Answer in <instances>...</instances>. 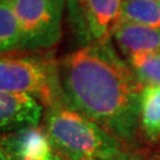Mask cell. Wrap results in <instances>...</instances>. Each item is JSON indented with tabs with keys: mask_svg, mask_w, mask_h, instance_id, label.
I'll return each instance as SVG.
<instances>
[{
	"mask_svg": "<svg viewBox=\"0 0 160 160\" xmlns=\"http://www.w3.org/2000/svg\"><path fill=\"white\" fill-rule=\"evenodd\" d=\"M44 106L38 98L26 92H0L1 131H17L39 126Z\"/></svg>",
	"mask_w": 160,
	"mask_h": 160,
	"instance_id": "obj_5",
	"label": "cell"
},
{
	"mask_svg": "<svg viewBox=\"0 0 160 160\" xmlns=\"http://www.w3.org/2000/svg\"><path fill=\"white\" fill-rule=\"evenodd\" d=\"M65 103L128 145L140 132L143 86L110 39L92 42L58 61Z\"/></svg>",
	"mask_w": 160,
	"mask_h": 160,
	"instance_id": "obj_1",
	"label": "cell"
},
{
	"mask_svg": "<svg viewBox=\"0 0 160 160\" xmlns=\"http://www.w3.org/2000/svg\"><path fill=\"white\" fill-rule=\"evenodd\" d=\"M20 50L1 53L0 90L26 92L49 108L65 103L59 82L58 62L50 55Z\"/></svg>",
	"mask_w": 160,
	"mask_h": 160,
	"instance_id": "obj_3",
	"label": "cell"
},
{
	"mask_svg": "<svg viewBox=\"0 0 160 160\" xmlns=\"http://www.w3.org/2000/svg\"><path fill=\"white\" fill-rule=\"evenodd\" d=\"M25 38V50L46 51L62 38L64 0H11Z\"/></svg>",
	"mask_w": 160,
	"mask_h": 160,
	"instance_id": "obj_4",
	"label": "cell"
},
{
	"mask_svg": "<svg viewBox=\"0 0 160 160\" xmlns=\"http://www.w3.org/2000/svg\"><path fill=\"white\" fill-rule=\"evenodd\" d=\"M82 10L87 32L94 42L110 39L119 23L123 0H77Z\"/></svg>",
	"mask_w": 160,
	"mask_h": 160,
	"instance_id": "obj_7",
	"label": "cell"
},
{
	"mask_svg": "<svg viewBox=\"0 0 160 160\" xmlns=\"http://www.w3.org/2000/svg\"><path fill=\"white\" fill-rule=\"evenodd\" d=\"M120 20L160 28V4L158 0H123Z\"/></svg>",
	"mask_w": 160,
	"mask_h": 160,
	"instance_id": "obj_11",
	"label": "cell"
},
{
	"mask_svg": "<svg viewBox=\"0 0 160 160\" xmlns=\"http://www.w3.org/2000/svg\"><path fill=\"white\" fill-rule=\"evenodd\" d=\"M140 132L146 141L160 142V87L143 86L140 97Z\"/></svg>",
	"mask_w": 160,
	"mask_h": 160,
	"instance_id": "obj_9",
	"label": "cell"
},
{
	"mask_svg": "<svg viewBox=\"0 0 160 160\" xmlns=\"http://www.w3.org/2000/svg\"><path fill=\"white\" fill-rule=\"evenodd\" d=\"M44 129L55 153L67 160H116L126 143L67 103L49 107Z\"/></svg>",
	"mask_w": 160,
	"mask_h": 160,
	"instance_id": "obj_2",
	"label": "cell"
},
{
	"mask_svg": "<svg viewBox=\"0 0 160 160\" xmlns=\"http://www.w3.org/2000/svg\"><path fill=\"white\" fill-rule=\"evenodd\" d=\"M110 37L125 57L135 52H160V28L119 20Z\"/></svg>",
	"mask_w": 160,
	"mask_h": 160,
	"instance_id": "obj_8",
	"label": "cell"
},
{
	"mask_svg": "<svg viewBox=\"0 0 160 160\" xmlns=\"http://www.w3.org/2000/svg\"><path fill=\"white\" fill-rule=\"evenodd\" d=\"M0 160H19L18 158H16L13 154L8 153L5 149H0Z\"/></svg>",
	"mask_w": 160,
	"mask_h": 160,
	"instance_id": "obj_13",
	"label": "cell"
},
{
	"mask_svg": "<svg viewBox=\"0 0 160 160\" xmlns=\"http://www.w3.org/2000/svg\"><path fill=\"white\" fill-rule=\"evenodd\" d=\"M0 49L1 53L25 50V38L11 0L0 1Z\"/></svg>",
	"mask_w": 160,
	"mask_h": 160,
	"instance_id": "obj_10",
	"label": "cell"
},
{
	"mask_svg": "<svg viewBox=\"0 0 160 160\" xmlns=\"http://www.w3.org/2000/svg\"><path fill=\"white\" fill-rule=\"evenodd\" d=\"M158 2H159V4H160V0H158Z\"/></svg>",
	"mask_w": 160,
	"mask_h": 160,
	"instance_id": "obj_16",
	"label": "cell"
},
{
	"mask_svg": "<svg viewBox=\"0 0 160 160\" xmlns=\"http://www.w3.org/2000/svg\"><path fill=\"white\" fill-rule=\"evenodd\" d=\"M45 160H67V159H64L63 157H61V155H58L57 153H55V151H53V153Z\"/></svg>",
	"mask_w": 160,
	"mask_h": 160,
	"instance_id": "obj_14",
	"label": "cell"
},
{
	"mask_svg": "<svg viewBox=\"0 0 160 160\" xmlns=\"http://www.w3.org/2000/svg\"><path fill=\"white\" fill-rule=\"evenodd\" d=\"M116 160H134V159L127 158V155H123V157H121V158H119V159H116Z\"/></svg>",
	"mask_w": 160,
	"mask_h": 160,
	"instance_id": "obj_15",
	"label": "cell"
},
{
	"mask_svg": "<svg viewBox=\"0 0 160 160\" xmlns=\"http://www.w3.org/2000/svg\"><path fill=\"white\" fill-rule=\"evenodd\" d=\"M1 148L19 160H45L53 153L44 127H25L1 137Z\"/></svg>",
	"mask_w": 160,
	"mask_h": 160,
	"instance_id": "obj_6",
	"label": "cell"
},
{
	"mask_svg": "<svg viewBox=\"0 0 160 160\" xmlns=\"http://www.w3.org/2000/svg\"><path fill=\"white\" fill-rule=\"evenodd\" d=\"M126 59L142 86L160 87V52H135Z\"/></svg>",
	"mask_w": 160,
	"mask_h": 160,
	"instance_id": "obj_12",
	"label": "cell"
}]
</instances>
